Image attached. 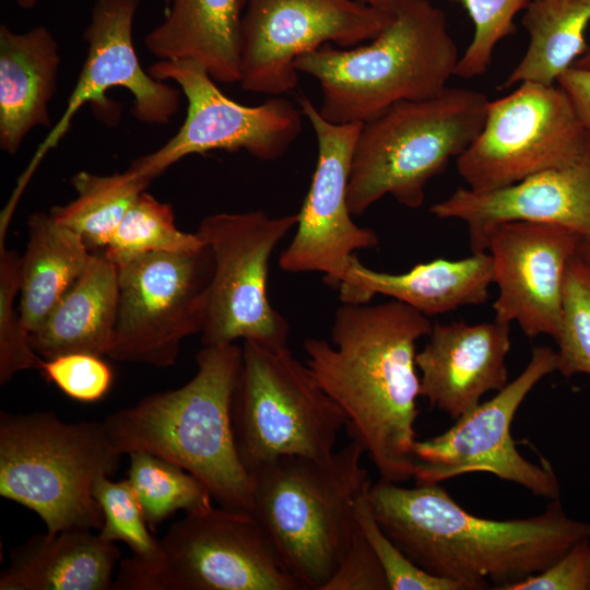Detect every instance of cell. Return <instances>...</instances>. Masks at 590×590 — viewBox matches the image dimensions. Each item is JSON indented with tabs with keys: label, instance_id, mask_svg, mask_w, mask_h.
Wrapping results in <instances>:
<instances>
[{
	"label": "cell",
	"instance_id": "cell-1",
	"mask_svg": "<svg viewBox=\"0 0 590 590\" xmlns=\"http://www.w3.org/2000/svg\"><path fill=\"white\" fill-rule=\"evenodd\" d=\"M432 328L427 316L396 299L341 304L330 342H303L305 363L344 412L351 440L364 448L380 477L394 483L414 474L421 397L416 342Z\"/></svg>",
	"mask_w": 590,
	"mask_h": 590
},
{
	"label": "cell",
	"instance_id": "cell-2",
	"mask_svg": "<svg viewBox=\"0 0 590 590\" xmlns=\"http://www.w3.org/2000/svg\"><path fill=\"white\" fill-rule=\"evenodd\" d=\"M368 502L390 540L420 568L463 590H505L590 540V522L571 519L559 498L524 519L468 512L439 484L403 487L380 477Z\"/></svg>",
	"mask_w": 590,
	"mask_h": 590
},
{
	"label": "cell",
	"instance_id": "cell-3",
	"mask_svg": "<svg viewBox=\"0 0 590 590\" xmlns=\"http://www.w3.org/2000/svg\"><path fill=\"white\" fill-rule=\"evenodd\" d=\"M184 386L151 394L103 420L119 455L145 451L196 475L220 507L248 511L252 479L236 447L232 405L241 367L236 344L203 346Z\"/></svg>",
	"mask_w": 590,
	"mask_h": 590
},
{
	"label": "cell",
	"instance_id": "cell-4",
	"mask_svg": "<svg viewBox=\"0 0 590 590\" xmlns=\"http://www.w3.org/2000/svg\"><path fill=\"white\" fill-rule=\"evenodd\" d=\"M392 22L350 48L326 44L295 60L320 85V115L337 125L365 123L403 101L436 97L459 62L445 12L428 0H400Z\"/></svg>",
	"mask_w": 590,
	"mask_h": 590
},
{
	"label": "cell",
	"instance_id": "cell-5",
	"mask_svg": "<svg viewBox=\"0 0 590 590\" xmlns=\"http://www.w3.org/2000/svg\"><path fill=\"white\" fill-rule=\"evenodd\" d=\"M354 440L323 458L285 456L251 472L250 514L304 590H322L358 530L355 504L369 486Z\"/></svg>",
	"mask_w": 590,
	"mask_h": 590
},
{
	"label": "cell",
	"instance_id": "cell-6",
	"mask_svg": "<svg viewBox=\"0 0 590 590\" xmlns=\"http://www.w3.org/2000/svg\"><path fill=\"white\" fill-rule=\"evenodd\" d=\"M487 103L480 91L447 87L433 98L399 102L363 123L347 188L351 214L362 215L385 196L420 208L428 181L481 131Z\"/></svg>",
	"mask_w": 590,
	"mask_h": 590
},
{
	"label": "cell",
	"instance_id": "cell-7",
	"mask_svg": "<svg viewBox=\"0 0 590 590\" xmlns=\"http://www.w3.org/2000/svg\"><path fill=\"white\" fill-rule=\"evenodd\" d=\"M119 455L103 421L67 423L48 411L0 413V495L33 510L47 532L101 530L95 480Z\"/></svg>",
	"mask_w": 590,
	"mask_h": 590
},
{
	"label": "cell",
	"instance_id": "cell-8",
	"mask_svg": "<svg viewBox=\"0 0 590 590\" xmlns=\"http://www.w3.org/2000/svg\"><path fill=\"white\" fill-rule=\"evenodd\" d=\"M160 545L154 559H121L111 590H304L248 511L188 512Z\"/></svg>",
	"mask_w": 590,
	"mask_h": 590
},
{
	"label": "cell",
	"instance_id": "cell-9",
	"mask_svg": "<svg viewBox=\"0 0 590 590\" xmlns=\"http://www.w3.org/2000/svg\"><path fill=\"white\" fill-rule=\"evenodd\" d=\"M232 422L239 458L251 473L280 457L330 456L346 416L287 345L245 340Z\"/></svg>",
	"mask_w": 590,
	"mask_h": 590
},
{
	"label": "cell",
	"instance_id": "cell-10",
	"mask_svg": "<svg viewBox=\"0 0 590 590\" xmlns=\"http://www.w3.org/2000/svg\"><path fill=\"white\" fill-rule=\"evenodd\" d=\"M590 146L566 91L556 84L523 82L488 101L483 127L456 160L467 187L492 191L580 158Z\"/></svg>",
	"mask_w": 590,
	"mask_h": 590
},
{
	"label": "cell",
	"instance_id": "cell-11",
	"mask_svg": "<svg viewBox=\"0 0 590 590\" xmlns=\"http://www.w3.org/2000/svg\"><path fill=\"white\" fill-rule=\"evenodd\" d=\"M298 213L270 216L261 210L205 216L196 234L211 249L214 271L202 346L243 339L287 345L290 326L268 296L275 247L297 226Z\"/></svg>",
	"mask_w": 590,
	"mask_h": 590
},
{
	"label": "cell",
	"instance_id": "cell-12",
	"mask_svg": "<svg viewBox=\"0 0 590 590\" xmlns=\"http://www.w3.org/2000/svg\"><path fill=\"white\" fill-rule=\"evenodd\" d=\"M117 269L118 311L108 356L173 366L181 341L201 333L205 323L214 271L211 249L205 244L189 252H151Z\"/></svg>",
	"mask_w": 590,
	"mask_h": 590
},
{
	"label": "cell",
	"instance_id": "cell-13",
	"mask_svg": "<svg viewBox=\"0 0 590 590\" xmlns=\"http://www.w3.org/2000/svg\"><path fill=\"white\" fill-rule=\"evenodd\" d=\"M148 72L156 80L177 83L187 99L186 117L176 134L129 167L151 180L188 155L214 150H244L257 160L273 162L302 132L303 114L291 102L274 96L257 106L238 104L222 93L196 60H160Z\"/></svg>",
	"mask_w": 590,
	"mask_h": 590
},
{
	"label": "cell",
	"instance_id": "cell-14",
	"mask_svg": "<svg viewBox=\"0 0 590 590\" xmlns=\"http://www.w3.org/2000/svg\"><path fill=\"white\" fill-rule=\"evenodd\" d=\"M393 16L359 0H247L238 83L249 93H287L298 83L299 56L329 43L350 48L369 42Z\"/></svg>",
	"mask_w": 590,
	"mask_h": 590
},
{
	"label": "cell",
	"instance_id": "cell-15",
	"mask_svg": "<svg viewBox=\"0 0 590 590\" xmlns=\"http://www.w3.org/2000/svg\"><path fill=\"white\" fill-rule=\"evenodd\" d=\"M556 368V351L534 346L524 369L492 399L457 418L442 434L416 439L413 447L416 485L439 484L459 475L485 472L516 483L536 496L559 498V482L551 464L540 465L527 460L517 450L510 434L521 403L536 384Z\"/></svg>",
	"mask_w": 590,
	"mask_h": 590
},
{
	"label": "cell",
	"instance_id": "cell-16",
	"mask_svg": "<svg viewBox=\"0 0 590 590\" xmlns=\"http://www.w3.org/2000/svg\"><path fill=\"white\" fill-rule=\"evenodd\" d=\"M298 103L315 131L318 155L295 235L280 255L279 266L290 273L320 272L328 286L338 288L355 252L379 245L376 232L358 226L347 206L352 161L363 123H332L306 96Z\"/></svg>",
	"mask_w": 590,
	"mask_h": 590
},
{
	"label": "cell",
	"instance_id": "cell-17",
	"mask_svg": "<svg viewBox=\"0 0 590 590\" xmlns=\"http://www.w3.org/2000/svg\"><path fill=\"white\" fill-rule=\"evenodd\" d=\"M139 0H96L83 38L87 52L67 106L55 127L39 144L13 198L22 192L43 156L68 132L73 117L87 104L108 105L105 92L123 87L133 97L131 113L149 125H166L178 111L181 91L145 72L132 40Z\"/></svg>",
	"mask_w": 590,
	"mask_h": 590
},
{
	"label": "cell",
	"instance_id": "cell-18",
	"mask_svg": "<svg viewBox=\"0 0 590 590\" xmlns=\"http://www.w3.org/2000/svg\"><path fill=\"white\" fill-rule=\"evenodd\" d=\"M582 238L554 224L507 222L493 227L485 250L493 261L498 296L495 318L517 322L530 339L554 338L562 316L563 290L569 260Z\"/></svg>",
	"mask_w": 590,
	"mask_h": 590
},
{
	"label": "cell",
	"instance_id": "cell-19",
	"mask_svg": "<svg viewBox=\"0 0 590 590\" xmlns=\"http://www.w3.org/2000/svg\"><path fill=\"white\" fill-rule=\"evenodd\" d=\"M429 212L438 219L464 222L472 252L485 251L488 232L507 222L560 225L590 241V146L571 164L500 189L458 188Z\"/></svg>",
	"mask_w": 590,
	"mask_h": 590
},
{
	"label": "cell",
	"instance_id": "cell-20",
	"mask_svg": "<svg viewBox=\"0 0 590 590\" xmlns=\"http://www.w3.org/2000/svg\"><path fill=\"white\" fill-rule=\"evenodd\" d=\"M510 347V323L496 319L433 324L415 357L421 397L456 421L477 406L485 393L508 384Z\"/></svg>",
	"mask_w": 590,
	"mask_h": 590
},
{
	"label": "cell",
	"instance_id": "cell-21",
	"mask_svg": "<svg viewBox=\"0 0 590 590\" xmlns=\"http://www.w3.org/2000/svg\"><path fill=\"white\" fill-rule=\"evenodd\" d=\"M493 276L486 250L461 259H433L399 274L375 271L354 255L337 290L342 304L369 303L380 294L429 317L484 304Z\"/></svg>",
	"mask_w": 590,
	"mask_h": 590
},
{
	"label": "cell",
	"instance_id": "cell-22",
	"mask_svg": "<svg viewBox=\"0 0 590 590\" xmlns=\"http://www.w3.org/2000/svg\"><path fill=\"white\" fill-rule=\"evenodd\" d=\"M59 45L45 26L15 33L0 25V149L15 155L36 127H51Z\"/></svg>",
	"mask_w": 590,
	"mask_h": 590
},
{
	"label": "cell",
	"instance_id": "cell-23",
	"mask_svg": "<svg viewBox=\"0 0 590 590\" xmlns=\"http://www.w3.org/2000/svg\"><path fill=\"white\" fill-rule=\"evenodd\" d=\"M119 557L115 542L91 529L34 534L11 551L0 590H111Z\"/></svg>",
	"mask_w": 590,
	"mask_h": 590
},
{
	"label": "cell",
	"instance_id": "cell-24",
	"mask_svg": "<svg viewBox=\"0 0 590 590\" xmlns=\"http://www.w3.org/2000/svg\"><path fill=\"white\" fill-rule=\"evenodd\" d=\"M118 269L104 253H93L85 270L30 333L44 359L69 353L108 356L118 311Z\"/></svg>",
	"mask_w": 590,
	"mask_h": 590
},
{
	"label": "cell",
	"instance_id": "cell-25",
	"mask_svg": "<svg viewBox=\"0 0 590 590\" xmlns=\"http://www.w3.org/2000/svg\"><path fill=\"white\" fill-rule=\"evenodd\" d=\"M247 0H172L165 20L144 38L160 60L191 59L215 82L240 76V32Z\"/></svg>",
	"mask_w": 590,
	"mask_h": 590
},
{
	"label": "cell",
	"instance_id": "cell-26",
	"mask_svg": "<svg viewBox=\"0 0 590 590\" xmlns=\"http://www.w3.org/2000/svg\"><path fill=\"white\" fill-rule=\"evenodd\" d=\"M21 256L19 311L28 333L36 330L57 302L85 270L92 252L80 234L50 212H34Z\"/></svg>",
	"mask_w": 590,
	"mask_h": 590
},
{
	"label": "cell",
	"instance_id": "cell-27",
	"mask_svg": "<svg viewBox=\"0 0 590 590\" xmlns=\"http://www.w3.org/2000/svg\"><path fill=\"white\" fill-rule=\"evenodd\" d=\"M521 24L529 36L528 47L500 87L523 82L556 84L589 48L590 0H530Z\"/></svg>",
	"mask_w": 590,
	"mask_h": 590
},
{
	"label": "cell",
	"instance_id": "cell-28",
	"mask_svg": "<svg viewBox=\"0 0 590 590\" xmlns=\"http://www.w3.org/2000/svg\"><path fill=\"white\" fill-rule=\"evenodd\" d=\"M78 197L49 212L82 236L88 248H106L126 213L151 179L131 168L113 175L79 172L71 178Z\"/></svg>",
	"mask_w": 590,
	"mask_h": 590
},
{
	"label": "cell",
	"instance_id": "cell-29",
	"mask_svg": "<svg viewBox=\"0 0 590 590\" xmlns=\"http://www.w3.org/2000/svg\"><path fill=\"white\" fill-rule=\"evenodd\" d=\"M128 481L150 527H155L178 510L197 512L210 509L212 495L205 484L180 465L145 451L128 453Z\"/></svg>",
	"mask_w": 590,
	"mask_h": 590
},
{
	"label": "cell",
	"instance_id": "cell-30",
	"mask_svg": "<svg viewBox=\"0 0 590 590\" xmlns=\"http://www.w3.org/2000/svg\"><path fill=\"white\" fill-rule=\"evenodd\" d=\"M205 244L180 231L170 204L143 191L126 213L103 252L116 267L151 252H189Z\"/></svg>",
	"mask_w": 590,
	"mask_h": 590
},
{
	"label": "cell",
	"instance_id": "cell-31",
	"mask_svg": "<svg viewBox=\"0 0 590 590\" xmlns=\"http://www.w3.org/2000/svg\"><path fill=\"white\" fill-rule=\"evenodd\" d=\"M556 370L565 378L590 376V267L576 253L568 262L563 290Z\"/></svg>",
	"mask_w": 590,
	"mask_h": 590
},
{
	"label": "cell",
	"instance_id": "cell-32",
	"mask_svg": "<svg viewBox=\"0 0 590 590\" xmlns=\"http://www.w3.org/2000/svg\"><path fill=\"white\" fill-rule=\"evenodd\" d=\"M21 287V256L0 243V385L22 370L40 369L42 358L32 347L14 303Z\"/></svg>",
	"mask_w": 590,
	"mask_h": 590
},
{
	"label": "cell",
	"instance_id": "cell-33",
	"mask_svg": "<svg viewBox=\"0 0 590 590\" xmlns=\"http://www.w3.org/2000/svg\"><path fill=\"white\" fill-rule=\"evenodd\" d=\"M93 495L103 512L102 538L128 544L139 557L154 559L160 556V541L150 533L128 479L114 482L108 475H101L94 482Z\"/></svg>",
	"mask_w": 590,
	"mask_h": 590
},
{
	"label": "cell",
	"instance_id": "cell-34",
	"mask_svg": "<svg viewBox=\"0 0 590 590\" xmlns=\"http://www.w3.org/2000/svg\"><path fill=\"white\" fill-rule=\"evenodd\" d=\"M465 8L474 25L473 38L460 56L455 75L473 79L483 75L492 63L500 40L516 33L515 17L530 0H455Z\"/></svg>",
	"mask_w": 590,
	"mask_h": 590
},
{
	"label": "cell",
	"instance_id": "cell-35",
	"mask_svg": "<svg viewBox=\"0 0 590 590\" xmlns=\"http://www.w3.org/2000/svg\"><path fill=\"white\" fill-rule=\"evenodd\" d=\"M367 489L356 500L355 518L384 569L389 590H463L460 583L420 568L390 540L373 515Z\"/></svg>",
	"mask_w": 590,
	"mask_h": 590
},
{
	"label": "cell",
	"instance_id": "cell-36",
	"mask_svg": "<svg viewBox=\"0 0 590 590\" xmlns=\"http://www.w3.org/2000/svg\"><path fill=\"white\" fill-rule=\"evenodd\" d=\"M90 353H69L44 359L40 370L69 398L84 403L102 400L113 384V370L102 358Z\"/></svg>",
	"mask_w": 590,
	"mask_h": 590
},
{
	"label": "cell",
	"instance_id": "cell-37",
	"mask_svg": "<svg viewBox=\"0 0 590 590\" xmlns=\"http://www.w3.org/2000/svg\"><path fill=\"white\" fill-rule=\"evenodd\" d=\"M322 590H389L384 569L359 528Z\"/></svg>",
	"mask_w": 590,
	"mask_h": 590
},
{
	"label": "cell",
	"instance_id": "cell-38",
	"mask_svg": "<svg viewBox=\"0 0 590 590\" xmlns=\"http://www.w3.org/2000/svg\"><path fill=\"white\" fill-rule=\"evenodd\" d=\"M589 578L590 540H583L542 571L505 590H589Z\"/></svg>",
	"mask_w": 590,
	"mask_h": 590
},
{
	"label": "cell",
	"instance_id": "cell-39",
	"mask_svg": "<svg viewBox=\"0 0 590 590\" xmlns=\"http://www.w3.org/2000/svg\"><path fill=\"white\" fill-rule=\"evenodd\" d=\"M569 95L575 109L590 132V70L570 67L557 80Z\"/></svg>",
	"mask_w": 590,
	"mask_h": 590
},
{
	"label": "cell",
	"instance_id": "cell-40",
	"mask_svg": "<svg viewBox=\"0 0 590 590\" xmlns=\"http://www.w3.org/2000/svg\"><path fill=\"white\" fill-rule=\"evenodd\" d=\"M366 4L380 9L393 10L400 0H359Z\"/></svg>",
	"mask_w": 590,
	"mask_h": 590
},
{
	"label": "cell",
	"instance_id": "cell-41",
	"mask_svg": "<svg viewBox=\"0 0 590 590\" xmlns=\"http://www.w3.org/2000/svg\"><path fill=\"white\" fill-rule=\"evenodd\" d=\"M573 67L590 70V47L575 61Z\"/></svg>",
	"mask_w": 590,
	"mask_h": 590
},
{
	"label": "cell",
	"instance_id": "cell-42",
	"mask_svg": "<svg viewBox=\"0 0 590 590\" xmlns=\"http://www.w3.org/2000/svg\"><path fill=\"white\" fill-rule=\"evenodd\" d=\"M577 253L587 262L590 267V241L582 240L579 245Z\"/></svg>",
	"mask_w": 590,
	"mask_h": 590
},
{
	"label": "cell",
	"instance_id": "cell-43",
	"mask_svg": "<svg viewBox=\"0 0 590 590\" xmlns=\"http://www.w3.org/2000/svg\"><path fill=\"white\" fill-rule=\"evenodd\" d=\"M20 8L30 10L33 9L38 0H13Z\"/></svg>",
	"mask_w": 590,
	"mask_h": 590
},
{
	"label": "cell",
	"instance_id": "cell-44",
	"mask_svg": "<svg viewBox=\"0 0 590 590\" xmlns=\"http://www.w3.org/2000/svg\"><path fill=\"white\" fill-rule=\"evenodd\" d=\"M589 590H590V578H589Z\"/></svg>",
	"mask_w": 590,
	"mask_h": 590
}]
</instances>
